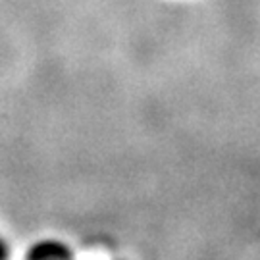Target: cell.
I'll return each instance as SVG.
<instances>
[{"label":"cell","instance_id":"1","mask_svg":"<svg viewBox=\"0 0 260 260\" xmlns=\"http://www.w3.org/2000/svg\"><path fill=\"white\" fill-rule=\"evenodd\" d=\"M70 256H72V251L66 247L64 243L54 241V239L35 243L29 251V258L35 260H62L70 258Z\"/></svg>","mask_w":260,"mask_h":260},{"label":"cell","instance_id":"2","mask_svg":"<svg viewBox=\"0 0 260 260\" xmlns=\"http://www.w3.org/2000/svg\"><path fill=\"white\" fill-rule=\"evenodd\" d=\"M8 256V245H6V241L0 237V260L6 258Z\"/></svg>","mask_w":260,"mask_h":260}]
</instances>
